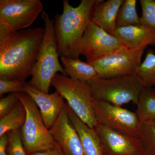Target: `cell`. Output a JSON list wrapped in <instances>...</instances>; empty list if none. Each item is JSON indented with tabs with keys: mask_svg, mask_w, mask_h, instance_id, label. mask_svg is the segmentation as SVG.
I'll list each match as a JSON object with an SVG mask.
<instances>
[{
	"mask_svg": "<svg viewBox=\"0 0 155 155\" xmlns=\"http://www.w3.org/2000/svg\"><path fill=\"white\" fill-rule=\"evenodd\" d=\"M45 28L22 29L0 40V79L25 81L37 62Z\"/></svg>",
	"mask_w": 155,
	"mask_h": 155,
	"instance_id": "cell-1",
	"label": "cell"
},
{
	"mask_svg": "<svg viewBox=\"0 0 155 155\" xmlns=\"http://www.w3.org/2000/svg\"><path fill=\"white\" fill-rule=\"evenodd\" d=\"M100 0H81L79 5L73 7L68 0L63 1L62 14L54 20L55 35L61 57L79 59L82 37L95 6Z\"/></svg>",
	"mask_w": 155,
	"mask_h": 155,
	"instance_id": "cell-2",
	"label": "cell"
},
{
	"mask_svg": "<svg viewBox=\"0 0 155 155\" xmlns=\"http://www.w3.org/2000/svg\"><path fill=\"white\" fill-rule=\"evenodd\" d=\"M41 17L45 24L44 37L31 79L28 84L39 91L48 94L53 78L58 72L64 75L66 74L59 62L60 55L55 35L54 21L44 10Z\"/></svg>",
	"mask_w": 155,
	"mask_h": 155,
	"instance_id": "cell-3",
	"label": "cell"
},
{
	"mask_svg": "<svg viewBox=\"0 0 155 155\" xmlns=\"http://www.w3.org/2000/svg\"><path fill=\"white\" fill-rule=\"evenodd\" d=\"M87 82L95 99L120 107L130 102L137 104L145 87L135 74L98 78Z\"/></svg>",
	"mask_w": 155,
	"mask_h": 155,
	"instance_id": "cell-4",
	"label": "cell"
},
{
	"mask_svg": "<svg viewBox=\"0 0 155 155\" xmlns=\"http://www.w3.org/2000/svg\"><path fill=\"white\" fill-rule=\"evenodd\" d=\"M51 86L67 101V105L82 122L91 128L96 126L98 122L94 110L95 99L87 82L58 73Z\"/></svg>",
	"mask_w": 155,
	"mask_h": 155,
	"instance_id": "cell-5",
	"label": "cell"
},
{
	"mask_svg": "<svg viewBox=\"0 0 155 155\" xmlns=\"http://www.w3.org/2000/svg\"><path fill=\"white\" fill-rule=\"evenodd\" d=\"M26 111V119L20 129L21 140L27 155L55 147L57 143L46 127L34 101L25 92L16 93Z\"/></svg>",
	"mask_w": 155,
	"mask_h": 155,
	"instance_id": "cell-6",
	"label": "cell"
},
{
	"mask_svg": "<svg viewBox=\"0 0 155 155\" xmlns=\"http://www.w3.org/2000/svg\"><path fill=\"white\" fill-rule=\"evenodd\" d=\"M43 11L40 0H0V40L28 28Z\"/></svg>",
	"mask_w": 155,
	"mask_h": 155,
	"instance_id": "cell-7",
	"label": "cell"
},
{
	"mask_svg": "<svg viewBox=\"0 0 155 155\" xmlns=\"http://www.w3.org/2000/svg\"><path fill=\"white\" fill-rule=\"evenodd\" d=\"M146 48L130 49L124 46L91 64L96 69L99 78L135 74Z\"/></svg>",
	"mask_w": 155,
	"mask_h": 155,
	"instance_id": "cell-8",
	"label": "cell"
},
{
	"mask_svg": "<svg viewBox=\"0 0 155 155\" xmlns=\"http://www.w3.org/2000/svg\"><path fill=\"white\" fill-rule=\"evenodd\" d=\"M94 110L100 124L139 139L141 123L136 113L120 106L96 100Z\"/></svg>",
	"mask_w": 155,
	"mask_h": 155,
	"instance_id": "cell-9",
	"label": "cell"
},
{
	"mask_svg": "<svg viewBox=\"0 0 155 155\" xmlns=\"http://www.w3.org/2000/svg\"><path fill=\"white\" fill-rule=\"evenodd\" d=\"M122 46L116 38L91 21L82 37L80 54L91 64Z\"/></svg>",
	"mask_w": 155,
	"mask_h": 155,
	"instance_id": "cell-10",
	"label": "cell"
},
{
	"mask_svg": "<svg viewBox=\"0 0 155 155\" xmlns=\"http://www.w3.org/2000/svg\"><path fill=\"white\" fill-rule=\"evenodd\" d=\"M94 129L104 155H145L139 139L99 123Z\"/></svg>",
	"mask_w": 155,
	"mask_h": 155,
	"instance_id": "cell-11",
	"label": "cell"
},
{
	"mask_svg": "<svg viewBox=\"0 0 155 155\" xmlns=\"http://www.w3.org/2000/svg\"><path fill=\"white\" fill-rule=\"evenodd\" d=\"M49 131L65 155H84L80 137L69 119L65 105Z\"/></svg>",
	"mask_w": 155,
	"mask_h": 155,
	"instance_id": "cell-12",
	"label": "cell"
},
{
	"mask_svg": "<svg viewBox=\"0 0 155 155\" xmlns=\"http://www.w3.org/2000/svg\"><path fill=\"white\" fill-rule=\"evenodd\" d=\"M25 92L38 106L44 122L48 130L52 127L65 105L64 98L58 91L49 94L45 93L26 83Z\"/></svg>",
	"mask_w": 155,
	"mask_h": 155,
	"instance_id": "cell-13",
	"label": "cell"
},
{
	"mask_svg": "<svg viewBox=\"0 0 155 155\" xmlns=\"http://www.w3.org/2000/svg\"><path fill=\"white\" fill-rule=\"evenodd\" d=\"M110 34L130 49L155 45V29L147 25L140 24L117 28Z\"/></svg>",
	"mask_w": 155,
	"mask_h": 155,
	"instance_id": "cell-14",
	"label": "cell"
},
{
	"mask_svg": "<svg viewBox=\"0 0 155 155\" xmlns=\"http://www.w3.org/2000/svg\"><path fill=\"white\" fill-rule=\"evenodd\" d=\"M65 107L71 123L80 137L84 155H104L100 139L94 128L82 122L67 104Z\"/></svg>",
	"mask_w": 155,
	"mask_h": 155,
	"instance_id": "cell-15",
	"label": "cell"
},
{
	"mask_svg": "<svg viewBox=\"0 0 155 155\" xmlns=\"http://www.w3.org/2000/svg\"><path fill=\"white\" fill-rule=\"evenodd\" d=\"M124 0H100L95 6L91 21L109 33L116 29L118 11Z\"/></svg>",
	"mask_w": 155,
	"mask_h": 155,
	"instance_id": "cell-16",
	"label": "cell"
},
{
	"mask_svg": "<svg viewBox=\"0 0 155 155\" xmlns=\"http://www.w3.org/2000/svg\"><path fill=\"white\" fill-rule=\"evenodd\" d=\"M61 60L66 76L83 82H87L99 78L93 65L79 59L61 57Z\"/></svg>",
	"mask_w": 155,
	"mask_h": 155,
	"instance_id": "cell-17",
	"label": "cell"
},
{
	"mask_svg": "<svg viewBox=\"0 0 155 155\" xmlns=\"http://www.w3.org/2000/svg\"><path fill=\"white\" fill-rule=\"evenodd\" d=\"M137 106L136 114L141 124L155 119V89L144 87Z\"/></svg>",
	"mask_w": 155,
	"mask_h": 155,
	"instance_id": "cell-18",
	"label": "cell"
},
{
	"mask_svg": "<svg viewBox=\"0 0 155 155\" xmlns=\"http://www.w3.org/2000/svg\"><path fill=\"white\" fill-rule=\"evenodd\" d=\"M26 114L24 106L19 101L12 110L0 118V137L10 131L21 129L25 122Z\"/></svg>",
	"mask_w": 155,
	"mask_h": 155,
	"instance_id": "cell-19",
	"label": "cell"
},
{
	"mask_svg": "<svg viewBox=\"0 0 155 155\" xmlns=\"http://www.w3.org/2000/svg\"><path fill=\"white\" fill-rule=\"evenodd\" d=\"M136 0H124L116 19V28L140 24V17L136 10Z\"/></svg>",
	"mask_w": 155,
	"mask_h": 155,
	"instance_id": "cell-20",
	"label": "cell"
},
{
	"mask_svg": "<svg viewBox=\"0 0 155 155\" xmlns=\"http://www.w3.org/2000/svg\"><path fill=\"white\" fill-rule=\"evenodd\" d=\"M135 75L142 81L145 87L155 85V54L152 49L149 50L144 61L141 63Z\"/></svg>",
	"mask_w": 155,
	"mask_h": 155,
	"instance_id": "cell-21",
	"label": "cell"
},
{
	"mask_svg": "<svg viewBox=\"0 0 155 155\" xmlns=\"http://www.w3.org/2000/svg\"><path fill=\"white\" fill-rule=\"evenodd\" d=\"M145 155H155V119L141 124L139 137Z\"/></svg>",
	"mask_w": 155,
	"mask_h": 155,
	"instance_id": "cell-22",
	"label": "cell"
},
{
	"mask_svg": "<svg viewBox=\"0 0 155 155\" xmlns=\"http://www.w3.org/2000/svg\"><path fill=\"white\" fill-rule=\"evenodd\" d=\"M142 9L140 23L155 29V1L140 0Z\"/></svg>",
	"mask_w": 155,
	"mask_h": 155,
	"instance_id": "cell-23",
	"label": "cell"
},
{
	"mask_svg": "<svg viewBox=\"0 0 155 155\" xmlns=\"http://www.w3.org/2000/svg\"><path fill=\"white\" fill-rule=\"evenodd\" d=\"M7 134L8 138V155H27L21 140L20 129L10 131Z\"/></svg>",
	"mask_w": 155,
	"mask_h": 155,
	"instance_id": "cell-24",
	"label": "cell"
},
{
	"mask_svg": "<svg viewBox=\"0 0 155 155\" xmlns=\"http://www.w3.org/2000/svg\"><path fill=\"white\" fill-rule=\"evenodd\" d=\"M25 81L0 79V96L7 93L25 92Z\"/></svg>",
	"mask_w": 155,
	"mask_h": 155,
	"instance_id": "cell-25",
	"label": "cell"
},
{
	"mask_svg": "<svg viewBox=\"0 0 155 155\" xmlns=\"http://www.w3.org/2000/svg\"><path fill=\"white\" fill-rule=\"evenodd\" d=\"M16 93H11L0 100V118L10 113L19 102Z\"/></svg>",
	"mask_w": 155,
	"mask_h": 155,
	"instance_id": "cell-26",
	"label": "cell"
},
{
	"mask_svg": "<svg viewBox=\"0 0 155 155\" xmlns=\"http://www.w3.org/2000/svg\"><path fill=\"white\" fill-rule=\"evenodd\" d=\"M28 155H65L61 147L57 144L55 147L32 153Z\"/></svg>",
	"mask_w": 155,
	"mask_h": 155,
	"instance_id": "cell-27",
	"label": "cell"
},
{
	"mask_svg": "<svg viewBox=\"0 0 155 155\" xmlns=\"http://www.w3.org/2000/svg\"><path fill=\"white\" fill-rule=\"evenodd\" d=\"M8 138L7 134L0 137V155H8L7 147Z\"/></svg>",
	"mask_w": 155,
	"mask_h": 155,
	"instance_id": "cell-28",
	"label": "cell"
}]
</instances>
